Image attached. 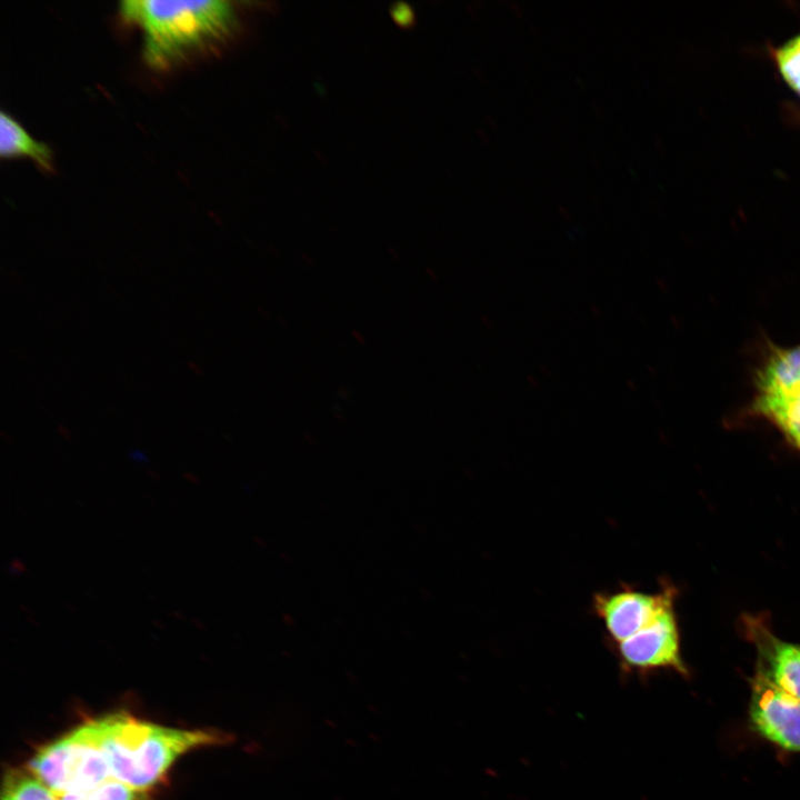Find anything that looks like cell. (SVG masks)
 Instances as JSON below:
<instances>
[{
	"label": "cell",
	"instance_id": "2e32d148",
	"mask_svg": "<svg viewBox=\"0 0 800 800\" xmlns=\"http://www.w3.org/2000/svg\"><path fill=\"white\" fill-rule=\"evenodd\" d=\"M59 433L67 440L71 439L70 432L66 429L64 426L58 424Z\"/></svg>",
	"mask_w": 800,
	"mask_h": 800
},
{
	"label": "cell",
	"instance_id": "6da1fadb",
	"mask_svg": "<svg viewBox=\"0 0 800 800\" xmlns=\"http://www.w3.org/2000/svg\"><path fill=\"white\" fill-rule=\"evenodd\" d=\"M112 776L149 791L182 754L206 746H220L231 736L218 730H186L137 719L127 712L90 720Z\"/></svg>",
	"mask_w": 800,
	"mask_h": 800
},
{
	"label": "cell",
	"instance_id": "d6986e66",
	"mask_svg": "<svg viewBox=\"0 0 800 800\" xmlns=\"http://www.w3.org/2000/svg\"><path fill=\"white\" fill-rule=\"evenodd\" d=\"M171 616L176 619H181V620L184 619L183 616L181 614V612L174 611L173 613H171Z\"/></svg>",
	"mask_w": 800,
	"mask_h": 800
},
{
	"label": "cell",
	"instance_id": "7a4b0ae2",
	"mask_svg": "<svg viewBox=\"0 0 800 800\" xmlns=\"http://www.w3.org/2000/svg\"><path fill=\"white\" fill-rule=\"evenodd\" d=\"M119 9L141 30L144 59L156 68L222 39L236 22L231 3L221 0H127Z\"/></svg>",
	"mask_w": 800,
	"mask_h": 800
},
{
	"label": "cell",
	"instance_id": "277c9868",
	"mask_svg": "<svg viewBox=\"0 0 800 800\" xmlns=\"http://www.w3.org/2000/svg\"><path fill=\"white\" fill-rule=\"evenodd\" d=\"M623 676L641 677L659 669L688 676L680 653V638L673 604L662 610L636 634L610 646Z\"/></svg>",
	"mask_w": 800,
	"mask_h": 800
},
{
	"label": "cell",
	"instance_id": "3957f363",
	"mask_svg": "<svg viewBox=\"0 0 800 800\" xmlns=\"http://www.w3.org/2000/svg\"><path fill=\"white\" fill-rule=\"evenodd\" d=\"M27 768L54 796L84 791L112 777L90 720L39 749Z\"/></svg>",
	"mask_w": 800,
	"mask_h": 800
},
{
	"label": "cell",
	"instance_id": "9a60e30c",
	"mask_svg": "<svg viewBox=\"0 0 800 800\" xmlns=\"http://www.w3.org/2000/svg\"><path fill=\"white\" fill-rule=\"evenodd\" d=\"M183 479H184L187 482L191 483V484H197V483H199V478H198V476H197L196 473L191 472V471H184V472H183Z\"/></svg>",
	"mask_w": 800,
	"mask_h": 800
},
{
	"label": "cell",
	"instance_id": "52a82bcc",
	"mask_svg": "<svg viewBox=\"0 0 800 800\" xmlns=\"http://www.w3.org/2000/svg\"><path fill=\"white\" fill-rule=\"evenodd\" d=\"M747 626L758 652L757 671L800 700V644L777 638L756 620Z\"/></svg>",
	"mask_w": 800,
	"mask_h": 800
},
{
	"label": "cell",
	"instance_id": "ac0fdd59",
	"mask_svg": "<svg viewBox=\"0 0 800 800\" xmlns=\"http://www.w3.org/2000/svg\"><path fill=\"white\" fill-rule=\"evenodd\" d=\"M148 474H149L150 477H152V478H153L154 480H157V481H159V480L161 479V477H160L156 471H153V470H149V471H148Z\"/></svg>",
	"mask_w": 800,
	"mask_h": 800
},
{
	"label": "cell",
	"instance_id": "8992f818",
	"mask_svg": "<svg viewBox=\"0 0 800 800\" xmlns=\"http://www.w3.org/2000/svg\"><path fill=\"white\" fill-rule=\"evenodd\" d=\"M750 684L748 716L751 729L782 750L800 752V700L759 671Z\"/></svg>",
	"mask_w": 800,
	"mask_h": 800
},
{
	"label": "cell",
	"instance_id": "4fadbf2b",
	"mask_svg": "<svg viewBox=\"0 0 800 800\" xmlns=\"http://www.w3.org/2000/svg\"><path fill=\"white\" fill-rule=\"evenodd\" d=\"M773 57L781 77L800 97V34L776 49Z\"/></svg>",
	"mask_w": 800,
	"mask_h": 800
},
{
	"label": "cell",
	"instance_id": "7c38bea8",
	"mask_svg": "<svg viewBox=\"0 0 800 800\" xmlns=\"http://www.w3.org/2000/svg\"><path fill=\"white\" fill-rule=\"evenodd\" d=\"M56 797L57 800H148L149 793L137 790L112 776L94 788Z\"/></svg>",
	"mask_w": 800,
	"mask_h": 800
},
{
	"label": "cell",
	"instance_id": "ba28073f",
	"mask_svg": "<svg viewBox=\"0 0 800 800\" xmlns=\"http://www.w3.org/2000/svg\"><path fill=\"white\" fill-rule=\"evenodd\" d=\"M758 394L783 393L800 387V347L778 350L757 378Z\"/></svg>",
	"mask_w": 800,
	"mask_h": 800
},
{
	"label": "cell",
	"instance_id": "5bb4252c",
	"mask_svg": "<svg viewBox=\"0 0 800 800\" xmlns=\"http://www.w3.org/2000/svg\"><path fill=\"white\" fill-rule=\"evenodd\" d=\"M8 570L14 576H21L28 571L27 566L20 558H13L9 563Z\"/></svg>",
	"mask_w": 800,
	"mask_h": 800
},
{
	"label": "cell",
	"instance_id": "9c48e42d",
	"mask_svg": "<svg viewBox=\"0 0 800 800\" xmlns=\"http://www.w3.org/2000/svg\"><path fill=\"white\" fill-rule=\"evenodd\" d=\"M0 154L2 158L28 157L50 170L52 156L47 144L33 139L10 114L0 113Z\"/></svg>",
	"mask_w": 800,
	"mask_h": 800
},
{
	"label": "cell",
	"instance_id": "e0dca14e",
	"mask_svg": "<svg viewBox=\"0 0 800 800\" xmlns=\"http://www.w3.org/2000/svg\"><path fill=\"white\" fill-rule=\"evenodd\" d=\"M192 622H193V624H194L198 629H200V630H203V629H204V623L201 622L200 620H198V619H192Z\"/></svg>",
	"mask_w": 800,
	"mask_h": 800
},
{
	"label": "cell",
	"instance_id": "30bf717a",
	"mask_svg": "<svg viewBox=\"0 0 800 800\" xmlns=\"http://www.w3.org/2000/svg\"><path fill=\"white\" fill-rule=\"evenodd\" d=\"M756 407L800 449V387L783 393L758 394Z\"/></svg>",
	"mask_w": 800,
	"mask_h": 800
},
{
	"label": "cell",
	"instance_id": "5b68a950",
	"mask_svg": "<svg viewBox=\"0 0 800 800\" xmlns=\"http://www.w3.org/2000/svg\"><path fill=\"white\" fill-rule=\"evenodd\" d=\"M673 598L674 590L671 587H666L658 593H649L621 583L612 591L596 592L591 607L603 624L610 647L643 629L662 610L673 604Z\"/></svg>",
	"mask_w": 800,
	"mask_h": 800
},
{
	"label": "cell",
	"instance_id": "8fae6325",
	"mask_svg": "<svg viewBox=\"0 0 800 800\" xmlns=\"http://www.w3.org/2000/svg\"><path fill=\"white\" fill-rule=\"evenodd\" d=\"M1 800H57V797L26 767L4 774Z\"/></svg>",
	"mask_w": 800,
	"mask_h": 800
}]
</instances>
